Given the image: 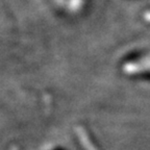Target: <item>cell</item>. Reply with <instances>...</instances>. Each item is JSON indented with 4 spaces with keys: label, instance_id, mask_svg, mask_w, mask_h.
Wrapping results in <instances>:
<instances>
[]
</instances>
